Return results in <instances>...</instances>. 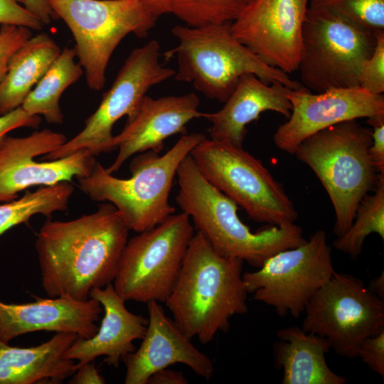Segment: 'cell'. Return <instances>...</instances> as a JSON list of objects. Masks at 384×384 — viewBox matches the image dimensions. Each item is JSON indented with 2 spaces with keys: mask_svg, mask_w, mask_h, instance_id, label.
<instances>
[{
  "mask_svg": "<svg viewBox=\"0 0 384 384\" xmlns=\"http://www.w3.org/2000/svg\"><path fill=\"white\" fill-rule=\"evenodd\" d=\"M102 311L100 303L91 297L85 301L62 297L37 298L23 304L0 301V340L9 343L39 331L73 333L89 338L97 333L96 322Z\"/></svg>",
  "mask_w": 384,
  "mask_h": 384,
  "instance_id": "cell-19",
  "label": "cell"
},
{
  "mask_svg": "<svg viewBox=\"0 0 384 384\" xmlns=\"http://www.w3.org/2000/svg\"><path fill=\"white\" fill-rule=\"evenodd\" d=\"M374 193L367 194L359 203L355 218L341 235L334 241L333 245L338 250L357 258L366 238L372 233H377L384 239V174H379Z\"/></svg>",
  "mask_w": 384,
  "mask_h": 384,
  "instance_id": "cell-27",
  "label": "cell"
},
{
  "mask_svg": "<svg viewBox=\"0 0 384 384\" xmlns=\"http://www.w3.org/2000/svg\"><path fill=\"white\" fill-rule=\"evenodd\" d=\"M129 232L107 202L73 220H46L35 242L46 294L85 301L92 289L112 283Z\"/></svg>",
  "mask_w": 384,
  "mask_h": 384,
  "instance_id": "cell-1",
  "label": "cell"
},
{
  "mask_svg": "<svg viewBox=\"0 0 384 384\" xmlns=\"http://www.w3.org/2000/svg\"><path fill=\"white\" fill-rule=\"evenodd\" d=\"M188 380L182 372L166 368L152 374L147 384H186Z\"/></svg>",
  "mask_w": 384,
  "mask_h": 384,
  "instance_id": "cell-38",
  "label": "cell"
},
{
  "mask_svg": "<svg viewBox=\"0 0 384 384\" xmlns=\"http://www.w3.org/2000/svg\"><path fill=\"white\" fill-rule=\"evenodd\" d=\"M105 383V378L100 375L93 361L80 366L69 382L72 384H103Z\"/></svg>",
  "mask_w": 384,
  "mask_h": 384,
  "instance_id": "cell-36",
  "label": "cell"
},
{
  "mask_svg": "<svg viewBox=\"0 0 384 384\" xmlns=\"http://www.w3.org/2000/svg\"><path fill=\"white\" fill-rule=\"evenodd\" d=\"M148 324L138 349L123 358L125 384H147L156 371L176 363L189 367L196 375L210 379L214 373L211 359L191 343L174 320L169 318L159 302L146 303Z\"/></svg>",
  "mask_w": 384,
  "mask_h": 384,
  "instance_id": "cell-18",
  "label": "cell"
},
{
  "mask_svg": "<svg viewBox=\"0 0 384 384\" xmlns=\"http://www.w3.org/2000/svg\"><path fill=\"white\" fill-rule=\"evenodd\" d=\"M255 0H161L164 14L190 26L232 23Z\"/></svg>",
  "mask_w": 384,
  "mask_h": 384,
  "instance_id": "cell-28",
  "label": "cell"
},
{
  "mask_svg": "<svg viewBox=\"0 0 384 384\" xmlns=\"http://www.w3.org/2000/svg\"><path fill=\"white\" fill-rule=\"evenodd\" d=\"M74 48H65L40 81L24 100L21 107L31 115H43L49 124H60L63 114L60 99L63 92L76 82L84 71L75 63Z\"/></svg>",
  "mask_w": 384,
  "mask_h": 384,
  "instance_id": "cell-25",
  "label": "cell"
},
{
  "mask_svg": "<svg viewBox=\"0 0 384 384\" xmlns=\"http://www.w3.org/2000/svg\"><path fill=\"white\" fill-rule=\"evenodd\" d=\"M230 24L177 25L171 29L178 43L164 55L166 59L176 56V80L190 82L206 97L223 103L245 74H253L267 84L279 82L289 89L303 86L266 64L241 43L232 34Z\"/></svg>",
  "mask_w": 384,
  "mask_h": 384,
  "instance_id": "cell-5",
  "label": "cell"
},
{
  "mask_svg": "<svg viewBox=\"0 0 384 384\" xmlns=\"http://www.w3.org/2000/svg\"><path fill=\"white\" fill-rule=\"evenodd\" d=\"M274 345L275 364L282 370L283 384H344L346 379L328 366L329 341L298 326L279 329Z\"/></svg>",
  "mask_w": 384,
  "mask_h": 384,
  "instance_id": "cell-23",
  "label": "cell"
},
{
  "mask_svg": "<svg viewBox=\"0 0 384 384\" xmlns=\"http://www.w3.org/2000/svg\"><path fill=\"white\" fill-rule=\"evenodd\" d=\"M358 357L374 373L384 377V331L366 338L358 351Z\"/></svg>",
  "mask_w": 384,
  "mask_h": 384,
  "instance_id": "cell-33",
  "label": "cell"
},
{
  "mask_svg": "<svg viewBox=\"0 0 384 384\" xmlns=\"http://www.w3.org/2000/svg\"><path fill=\"white\" fill-rule=\"evenodd\" d=\"M309 0H255L230 24L233 36L263 62L288 74L297 70Z\"/></svg>",
  "mask_w": 384,
  "mask_h": 384,
  "instance_id": "cell-15",
  "label": "cell"
},
{
  "mask_svg": "<svg viewBox=\"0 0 384 384\" xmlns=\"http://www.w3.org/2000/svg\"><path fill=\"white\" fill-rule=\"evenodd\" d=\"M371 131L357 119L321 130L302 142L294 154L320 180L332 203L338 237L352 224L361 200L373 191L379 174L368 154Z\"/></svg>",
  "mask_w": 384,
  "mask_h": 384,
  "instance_id": "cell-6",
  "label": "cell"
},
{
  "mask_svg": "<svg viewBox=\"0 0 384 384\" xmlns=\"http://www.w3.org/2000/svg\"><path fill=\"white\" fill-rule=\"evenodd\" d=\"M70 30L87 84L102 90L112 55L129 34L145 38L164 14L151 0H47Z\"/></svg>",
  "mask_w": 384,
  "mask_h": 384,
  "instance_id": "cell-7",
  "label": "cell"
},
{
  "mask_svg": "<svg viewBox=\"0 0 384 384\" xmlns=\"http://www.w3.org/2000/svg\"><path fill=\"white\" fill-rule=\"evenodd\" d=\"M24 0H0V24L23 26L31 30L40 31L42 22L25 7Z\"/></svg>",
  "mask_w": 384,
  "mask_h": 384,
  "instance_id": "cell-32",
  "label": "cell"
},
{
  "mask_svg": "<svg viewBox=\"0 0 384 384\" xmlns=\"http://www.w3.org/2000/svg\"><path fill=\"white\" fill-rule=\"evenodd\" d=\"M41 122L40 116L28 114L21 107L0 115V144L9 132L20 127L38 129Z\"/></svg>",
  "mask_w": 384,
  "mask_h": 384,
  "instance_id": "cell-35",
  "label": "cell"
},
{
  "mask_svg": "<svg viewBox=\"0 0 384 384\" xmlns=\"http://www.w3.org/2000/svg\"><path fill=\"white\" fill-rule=\"evenodd\" d=\"M160 55V45L156 40L134 49L97 110L85 120L84 128L55 151L43 156V159H61L80 150H87L95 156L115 150L114 124L124 116H133L151 87L176 74L174 69L163 66Z\"/></svg>",
  "mask_w": 384,
  "mask_h": 384,
  "instance_id": "cell-11",
  "label": "cell"
},
{
  "mask_svg": "<svg viewBox=\"0 0 384 384\" xmlns=\"http://www.w3.org/2000/svg\"><path fill=\"white\" fill-rule=\"evenodd\" d=\"M376 44L361 69L359 87L375 95L384 92V30L375 31Z\"/></svg>",
  "mask_w": 384,
  "mask_h": 384,
  "instance_id": "cell-30",
  "label": "cell"
},
{
  "mask_svg": "<svg viewBox=\"0 0 384 384\" xmlns=\"http://www.w3.org/2000/svg\"><path fill=\"white\" fill-rule=\"evenodd\" d=\"M74 190L71 182L63 181L0 203V235L16 225L27 223L33 215L50 218L55 212L67 210Z\"/></svg>",
  "mask_w": 384,
  "mask_h": 384,
  "instance_id": "cell-26",
  "label": "cell"
},
{
  "mask_svg": "<svg viewBox=\"0 0 384 384\" xmlns=\"http://www.w3.org/2000/svg\"><path fill=\"white\" fill-rule=\"evenodd\" d=\"M284 87L277 82L269 85L253 74L243 75L224 106L217 112H206L204 118L211 123L210 139L242 147L247 125L261 113L273 111L288 119L292 104Z\"/></svg>",
  "mask_w": 384,
  "mask_h": 384,
  "instance_id": "cell-21",
  "label": "cell"
},
{
  "mask_svg": "<svg viewBox=\"0 0 384 384\" xmlns=\"http://www.w3.org/2000/svg\"><path fill=\"white\" fill-rule=\"evenodd\" d=\"M206 138L201 133H186L163 155L137 154L130 161L129 178L114 176L97 162L89 176L77 178L79 188L92 201L114 206L129 230L151 229L175 213L169 196L178 168Z\"/></svg>",
  "mask_w": 384,
  "mask_h": 384,
  "instance_id": "cell-4",
  "label": "cell"
},
{
  "mask_svg": "<svg viewBox=\"0 0 384 384\" xmlns=\"http://www.w3.org/2000/svg\"><path fill=\"white\" fill-rule=\"evenodd\" d=\"M367 122L373 127L369 156L376 171L384 174V115L368 118Z\"/></svg>",
  "mask_w": 384,
  "mask_h": 384,
  "instance_id": "cell-34",
  "label": "cell"
},
{
  "mask_svg": "<svg viewBox=\"0 0 384 384\" xmlns=\"http://www.w3.org/2000/svg\"><path fill=\"white\" fill-rule=\"evenodd\" d=\"M302 329L326 338L338 355L355 358L368 337L384 331V300L359 278L336 272L312 297Z\"/></svg>",
  "mask_w": 384,
  "mask_h": 384,
  "instance_id": "cell-12",
  "label": "cell"
},
{
  "mask_svg": "<svg viewBox=\"0 0 384 384\" xmlns=\"http://www.w3.org/2000/svg\"><path fill=\"white\" fill-rule=\"evenodd\" d=\"M375 44V31L326 9L308 6L297 69L302 85L314 92L359 87L361 66Z\"/></svg>",
  "mask_w": 384,
  "mask_h": 384,
  "instance_id": "cell-10",
  "label": "cell"
},
{
  "mask_svg": "<svg viewBox=\"0 0 384 384\" xmlns=\"http://www.w3.org/2000/svg\"><path fill=\"white\" fill-rule=\"evenodd\" d=\"M46 33L31 36L11 56L0 85V115L19 107L61 53Z\"/></svg>",
  "mask_w": 384,
  "mask_h": 384,
  "instance_id": "cell-24",
  "label": "cell"
},
{
  "mask_svg": "<svg viewBox=\"0 0 384 384\" xmlns=\"http://www.w3.org/2000/svg\"><path fill=\"white\" fill-rule=\"evenodd\" d=\"M68 140L63 133L48 129L23 137L6 136L0 144V203L18 197V193L35 186H51L73 178L89 176L95 156L80 150L61 159L39 162L45 156Z\"/></svg>",
  "mask_w": 384,
  "mask_h": 384,
  "instance_id": "cell-14",
  "label": "cell"
},
{
  "mask_svg": "<svg viewBox=\"0 0 384 384\" xmlns=\"http://www.w3.org/2000/svg\"><path fill=\"white\" fill-rule=\"evenodd\" d=\"M31 30L15 25H1L0 28V85L7 72L13 54L31 37Z\"/></svg>",
  "mask_w": 384,
  "mask_h": 384,
  "instance_id": "cell-31",
  "label": "cell"
},
{
  "mask_svg": "<svg viewBox=\"0 0 384 384\" xmlns=\"http://www.w3.org/2000/svg\"><path fill=\"white\" fill-rule=\"evenodd\" d=\"M243 262L220 254L201 233H194L165 302L188 338L208 343L228 330L233 316L247 312Z\"/></svg>",
  "mask_w": 384,
  "mask_h": 384,
  "instance_id": "cell-2",
  "label": "cell"
},
{
  "mask_svg": "<svg viewBox=\"0 0 384 384\" xmlns=\"http://www.w3.org/2000/svg\"><path fill=\"white\" fill-rule=\"evenodd\" d=\"M78 336L56 333L32 347L11 346L0 340V384L61 383L77 370L65 352Z\"/></svg>",
  "mask_w": 384,
  "mask_h": 384,
  "instance_id": "cell-22",
  "label": "cell"
},
{
  "mask_svg": "<svg viewBox=\"0 0 384 384\" xmlns=\"http://www.w3.org/2000/svg\"><path fill=\"white\" fill-rule=\"evenodd\" d=\"M202 176L257 223H294L298 213L283 186L242 147L206 138L190 152Z\"/></svg>",
  "mask_w": 384,
  "mask_h": 384,
  "instance_id": "cell-8",
  "label": "cell"
},
{
  "mask_svg": "<svg viewBox=\"0 0 384 384\" xmlns=\"http://www.w3.org/2000/svg\"><path fill=\"white\" fill-rule=\"evenodd\" d=\"M23 5L43 25L50 23L52 19H56L47 0H24Z\"/></svg>",
  "mask_w": 384,
  "mask_h": 384,
  "instance_id": "cell-37",
  "label": "cell"
},
{
  "mask_svg": "<svg viewBox=\"0 0 384 384\" xmlns=\"http://www.w3.org/2000/svg\"><path fill=\"white\" fill-rule=\"evenodd\" d=\"M309 6L326 9L368 30H384V0H309Z\"/></svg>",
  "mask_w": 384,
  "mask_h": 384,
  "instance_id": "cell-29",
  "label": "cell"
},
{
  "mask_svg": "<svg viewBox=\"0 0 384 384\" xmlns=\"http://www.w3.org/2000/svg\"><path fill=\"white\" fill-rule=\"evenodd\" d=\"M292 104L288 120L279 125L273 141L280 150L294 154L299 144L311 135L338 123L384 115V95L361 87L330 89L311 92L302 86L284 87Z\"/></svg>",
  "mask_w": 384,
  "mask_h": 384,
  "instance_id": "cell-16",
  "label": "cell"
},
{
  "mask_svg": "<svg viewBox=\"0 0 384 384\" xmlns=\"http://www.w3.org/2000/svg\"><path fill=\"white\" fill-rule=\"evenodd\" d=\"M368 289L381 299L384 298V273H382L369 281Z\"/></svg>",
  "mask_w": 384,
  "mask_h": 384,
  "instance_id": "cell-39",
  "label": "cell"
},
{
  "mask_svg": "<svg viewBox=\"0 0 384 384\" xmlns=\"http://www.w3.org/2000/svg\"><path fill=\"white\" fill-rule=\"evenodd\" d=\"M194 230L183 212L128 239L112 284L127 301L164 302L178 277Z\"/></svg>",
  "mask_w": 384,
  "mask_h": 384,
  "instance_id": "cell-9",
  "label": "cell"
},
{
  "mask_svg": "<svg viewBox=\"0 0 384 384\" xmlns=\"http://www.w3.org/2000/svg\"><path fill=\"white\" fill-rule=\"evenodd\" d=\"M176 177L178 206L225 256L259 268L274 254L306 241L302 229L294 223L252 232L240 219L238 205L202 176L190 154L178 166Z\"/></svg>",
  "mask_w": 384,
  "mask_h": 384,
  "instance_id": "cell-3",
  "label": "cell"
},
{
  "mask_svg": "<svg viewBox=\"0 0 384 384\" xmlns=\"http://www.w3.org/2000/svg\"><path fill=\"white\" fill-rule=\"evenodd\" d=\"M151 1L157 3V4L161 6V9H162L161 0H151ZM162 11H163V9H162ZM163 13H164V11H163Z\"/></svg>",
  "mask_w": 384,
  "mask_h": 384,
  "instance_id": "cell-40",
  "label": "cell"
},
{
  "mask_svg": "<svg viewBox=\"0 0 384 384\" xmlns=\"http://www.w3.org/2000/svg\"><path fill=\"white\" fill-rule=\"evenodd\" d=\"M335 272L326 234L318 230L302 245L274 254L242 278L255 300L273 307L281 316L298 318Z\"/></svg>",
  "mask_w": 384,
  "mask_h": 384,
  "instance_id": "cell-13",
  "label": "cell"
},
{
  "mask_svg": "<svg viewBox=\"0 0 384 384\" xmlns=\"http://www.w3.org/2000/svg\"><path fill=\"white\" fill-rule=\"evenodd\" d=\"M90 297L102 307L100 326L89 338L78 337L65 352V357L78 361L77 368L99 356H105L104 362L108 366L117 368L124 356L135 350L133 341L143 338L148 319L130 312L112 283L92 289Z\"/></svg>",
  "mask_w": 384,
  "mask_h": 384,
  "instance_id": "cell-20",
  "label": "cell"
},
{
  "mask_svg": "<svg viewBox=\"0 0 384 384\" xmlns=\"http://www.w3.org/2000/svg\"><path fill=\"white\" fill-rule=\"evenodd\" d=\"M200 100L195 93L152 98L146 95L135 114L127 118L122 132L114 136L118 154L106 171L114 174L132 156L152 151L160 153L165 140L177 134L186 133L193 119L205 117L198 108Z\"/></svg>",
  "mask_w": 384,
  "mask_h": 384,
  "instance_id": "cell-17",
  "label": "cell"
}]
</instances>
